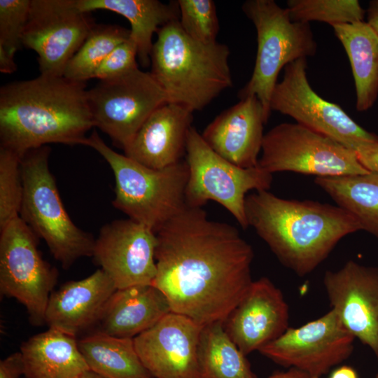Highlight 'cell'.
<instances>
[{"label":"cell","instance_id":"74e56055","mask_svg":"<svg viewBox=\"0 0 378 378\" xmlns=\"http://www.w3.org/2000/svg\"><path fill=\"white\" fill-rule=\"evenodd\" d=\"M16 69L14 57L0 48V71L4 74H11Z\"/></svg>","mask_w":378,"mask_h":378},{"label":"cell","instance_id":"5bb4252c","mask_svg":"<svg viewBox=\"0 0 378 378\" xmlns=\"http://www.w3.org/2000/svg\"><path fill=\"white\" fill-rule=\"evenodd\" d=\"M355 339L330 309L299 328H288L258 351L284 367L320 377L350 356Z\"/></svg>","mask_w":378,"mask_h":378},{"label":"cell","instance_id":"f1b7e54d","mask_svg":"<svg viewBox=\"0 0 378 378\" xmlns=\"http://www.w3.org/2000/svg\"><path fill=\"white\" fill-rule=\"evenodd\" d=\"M130 35V30L119 25L94 26L69 61L63 76L80 83L94 78L97 69L104 59Z\"/></svg>","mask_w":378,"mask_h":378},{"label":"cell","instance_id":"ba28073f","mask_svg":"<svg viewBox=\"0 0 378 378\" xmlns=\"http://www.w3.org/2000/svg\"><path fill=\"white\" fill-rule=\"evenodd\" d=\"M186 162L188 179L186 190V205L203 207L214 201L236 219L243 229L248 227L245 201L251 190H268L272 174L258 165L242 168L216 153L192 126L187 140Z\"/></svg>","mask_w":378,"mask_h":378},{"label":"cell","instance_id":"603a6c76","mask_svg":"<svg viewBox=\"0 0 378 378\" xmlns=\"http://www.w3.org/2000/svg\"><path fill=\"white\" fill-rule=\"evenodd\" d=\"M20 352L26 378H77L89 370L76 337L54 328L31 337Z\"/></svg>","mask_w":378,"mask_h":378},{"label":"cell","instance_id":"d590c367","mask_svg":"<svg viewBox=\"0 0 378 378\" xmlns=\"http://www.w3.org/2000/svg\"><path fill=\"white\" fill-rule=\"evenodd\" d=\"M23 375L20 352H15L0 362V378H20Z\"/></svg>","mask_w":378,"mask_h":378},{"label":"cell","instance_id":"7a4b0ae2","mask_svg":"<svg viewBox=\"0 0 378 378\" xmlns=\"http://www.w3.org/2000/svg\"><path fill=\"white\" fill-rule=\"evenodd\" d=\"M93 127L85 83L40 75L0 89L1 147L21 159L49 144L85 145Z\"/></svg>","mask_w":378,"mask_h":378},{"label":"cell","instance_id":"8fae6325","mask_svg":"<svg viewBox=\"0 0 378 378\" xmlns=\"http://www.w3.org/2000/svg\"><path fill=\"white\" fill-rule=\"evenodd\" d=\"M94 127L124 150L146 119L168 102L150 72L136 68L119 77L99 80L88 90Z\"/></svg>","mask_w":378,"mask_h":378},{"label":"cell","instance_id":"1f68e13d","mask_svg":"<svg viewBox=\"0 0 378 378\" xmlns=\"http://www.w3.org/2000/svg\"><path fill=\"white\" fill-rule=\"evenodd\" d=\"M178 22L191 38L203 43L216 42L219 23L212 0H178Z\"/></svg>","mask_w":378,"mask_h":378},{"label":"cell","instance_id":"b9f144b4","mask_svg":"<svg viewBox=\"0 0 378 378\" xmlns=\"http://www.w3.org/2000/svg\"><path fill=\"white\" fill-rule=\"evenodd\" d=\"M309 378H319V377H309Z\"/></svg>","mask_w":378,"mask_h":378},{"label":"cell","instance_id":"60d3db41","mask_svg":"<svg viewBox=\"0 0 378 378\" xmlns=\"http://www.w3.org/2000/svg\"><path fill=\"white\" fill-rule=\"evenodd\" d=\"M77 378H105L99 374L92 371V370H87L85 372H83L82 374H80Z\"/></svg>","mask_w":378,"mask_h":378},{"label":"cell","instance_id":"3957f363","mask_svg":"<svg viewBox=\"0 0 378 378\" xmlns=\"http://www.w3.org/2000/svg\"><path fill=\"white\" fill-rule=\"evenodd\" d=\"M245 213L248 227L300 276L318 267L344 237L361 230L358 222L337 205L284 199L268 190L248 194Z\"/></svg>","mask_w":378,"mask_h":378},{"label":"cell","instance_id":"30bf717a","mask_svg":"<svg viewBox=\"0 0 378 378\" xmlns=\"http://www.w3.org/2000/svg\"><path fill=\"white\" fill-rule=\"evenodd\" d=\"M0 231V292L26 308L31 325L43 326L57 271L43 258L38 237L20 216Z\"/></svg>","mask_w":378,"mask_h":378},{"label":"cell","instance_id":"ffe728a7","mask_svg":"<svg viewBox=\"0 0 378 378\" xmlns=\"http://www.w3.org/2000/svg\"><path fill=\"white\" fill-rule=\"evenodd\" d=\"M193 112L167 102L143 123L123 150L134 161L153 169H162L182 161L186 156Z\"/></svg>","mask_w":378,"mask_h":378},{"label":"cell","instance_id":"f35d334b","mask_svg":"<svg viewBox=\"0 0 378 378\" xmlns=\"http://www.w3.org/2000/svg\"><path fill=\"white\" fill-rule=\"evenodd\" d=\"M305 372L295 368H289L285 372H278L272 374L269 378H309Z\"/></svg>","mask_w":378,"mask_h":378},{"label":"cell","instance_id":"9a60e30c","mask_svg":"<svg viewBox=\"0 0 378 378\" xmlns=\"http://www.w3.org/2000/svg\"><path fill=\"white\" fill-rule=\"evenodd\" d=\"M156 245L151 229L130 218L115 220L100 229L92 257L117 289L153 284Z\"/></svg>","mask_w":378,"mask_h":378},{"label":"cell","instance_id":"277c9868","mask_svg":"<svg viewBox=\"0 0 378 378\" xmlns=\"http://www.w3.org/2000/svg\"><path fill=\"white\" fill-rule=\"evenodd\" d=\"M153 43L150 71L168 102L194 112L208 106L232 85L228 46L189 37L178 20L161 27Z\"/></svg>","mask_w":378,"mask_h":378},{"label":"cell","instance_id":"ab89813d","mask_svg":"<svg viewBox=\"0 0 378 378\" xmlns=\"http://www.w3.org/2000/svg\"><path fill=\"white\" fill-rule=\"evenodd\" d=\"M330 378H358V375L352 368L342 366L335 370Z\"/></svg>","mask_w":378,"mask_h":378},{"label":"cell","instance_id":"4dcf8cb0","mask_svg":"<svg viewBox=\"0 0 378 378\" xmlns=\"http://www.w3.org/2000/svg\"><path fill=\"white\" fill-rule=\"evenodd\" d=\"M21 160L0 146V230L20 216L24 192Z\"/></svg>","mask_w":378,"mask_h":378},{"label":"cell","instance_id":"5b68a950","mask_svg":"<svg viewBox=\"0 0 378 378\" xmlns=\"http://www.w3.org/2000/svg\"><path fill=\"white\" fill-rule=\"evenodd\" d=\"M85 146L96 150L114 176L113 206L155 233L186 206L188 168L185 160L162 168L141 164L111 148L94 130Z\"/></svg>","mask_w":378,"mask_h":378},{"label":"cell","instance_id":"8d00e7d4","mask_svg":"<svg viewBox=\"0 0 378 378\" xmlns=\"http://www.w3.org/2000/svg\"><path fill=\"white\" fill-rule=\"evenodd\" d=\"M366 22L378 35V0L370 1L366 10Z\"/></svg>","mask_w":378,"mask_h":378},{"label":"cell","instance_id":"44dd1931","mask_svg":"<svg viewBox=\"0 0 378 378\" xmlns=\"http://www.w3.org/2000/svg\"><path fill=\"white\" fill-rule=\"evenodd\" d=\"M116 289L100 268L88 277L69 281L52 293L46 310V324L76 337L97 324Z\"/></svg>","mask_w":378,"mask_h":378},{"label":"cell","instance_id":"9c48e42d","mask_svg":"<svg viewBox=\"0 0 378 378\" xmlns=\"http://www.w3.org/2000/svg\"><path fill=\"white\" fill-rule=\"evenodd\" d=\"M258 165L272 174L291 172L316 177L369 172L355 151L296 122L279 124L265 134Z\"/></svg>","mask_w":378,"mask_h":378},{"label":"cell","instance_id":"83f0119b","mask_svg":"<svg viewBox=\"0 0 378 378\" xmlns=\"http://www.w3.org/2000/svg\"><path fill=\"white\" fill-rule=\"evenodd\" d=\"M197 378H258L246 355L225 330L223 322L202 328Z\"/></svg>","mask_w":378,"mask_h":378},{"label":"cell","instance_id":"ac0fdd59","mask_svg":"<svg viewBox=\"0 0 378 378\" xmlns=\"http://www.w3.org/2000/svg\"><path fill=\"white\" fill-rule=\"evenodd\" d=\"M289 311L281 290L267 277L253 280L223 322L225 330L246 356L282 335Z\"/></svg>","mask_w":378,"mask_h":378},{"label":"cell","instance_id":"d4e9b609","mask_svg":"<svg viewBox=\"0 0 378 378\" xmlns=\"http://www.w3.org/2000/svg\"><path fill=\"white\" fill-rule=\"evenodd\" d=\"M349 57L354 79L358 111L370 109L378 97V35L360 21L332 27Z\"/></svg>","mask_w":378,"mask_h":378},{"label":"cell","instance_id":"cb8c5ba5","mask_svg":"<svg viewBox=\"0 0 378 378\" xmlns=\"http://www.w3.org/2000/svg\"><path fill=\"white\" fill-rule=\"evenodd\" d=\"M76 8L88 13L107 10L125 18L130 23V38L137 49V58L144 67L150 64L154 33L178 20L177 2L164 4L158 0H75Z\"/></svg>","mask_w":378,"mask_h":378},{"label":"cell","instance_id":"8992f818","mask_svg":"<svg viewBox=\"0 0 378 378\" xmlns=\"http://www.w3.org/2000/svg\"><path fill=\"white\" fill-rule=\"evenodd\" d=\"M48 146L27 152L21 160L23 198L20 217L43 239L64 269L92 257L95 239L71 219L49 167Z\"/></svg>","mask_w":378,"mask_h":378},{"label":"cell","instance_id":"484cf974","mask_svg":"<svg viewBox=\"0 0 378 378\" xmlns=\"http://www.w3.org/2000/svg\"><path fill=\"white\" fill-rule=\"evenodd\" d=\"M78 344L89 370L105 378H153L140 360L134 339L95 331Z\"/></svg>","mask_w":378,"mask_h":378},{"label":"cell","instance_id":"836d02e7","mask_svg":"<svg viewBox=\"0 0 378 378\" xmlns=\"http://www.w3.org/2000/svg\"><path fill=\"white\" fill-rule=\"evenodd\" d=\"M137 49L129 37L117 46L104 59L97 69L94 78L99 80L113 79L136 68Z\"/></svg>","mask_w":378,"mask_h":378},{"label":"cell","instance_id":"4316f807","mask_svg":"<svg viewBox=\"0 0 378 378\" xmlns=\"http://www.w3.org/2000/svg\"><path fill=\"white\" fill-rule=\"evenodd\" d=\"M314 183L358 222L361 230L378 238V172L316 177Z\"/></svg>","mask_w":378,"mask_h":378},{"label":"cell","instance_id":"7402d4cb","mask_svg":"<svg viewBox=\"0 0 378 378\" xmlns=\"http://www.w3.org/2000/svg\"><path fill=\"white\" fill-rule=\"evenodd\" d=\"M171 312L165 295L152 284L116 289L104 307L97 331L134 339Z\"/></svg>","mask_w":378,"mask_h":378},{"label":"cell","instance_id":"e0dca14e","mask_svg":"<svg viewBox=\"0 0 378 378\" xmlns=\"http://www.w3.org/2000/svg\"><path fill=\"white\" fill-rule=\"evenodd\" d=\"M202 327L171 312L134 338L139 358L153 378H197Z\"/></svg>","mask_w":378,"mask_h":378},{"label":"cell","instance_id":"e575fe53","mask_svg":"<svg viewBox=\"0 0 378 378\" xmlns=\"http://www.w3.org/2000/svg\"><path fill=\"white\" fill-rule=\"evenodd\" d=\"M356 153L367 170L378 172V140L360 146Z\"/></svg>","mask_w":378,"mask_h":378},{"label":"cell","instance_id":"52a82bcc","mask_svg":"<svg viewBox=\"0 0 378 378\" xmlns=\"http://www.w3.org/2000/svg\"><path fill=\"white\" fill-rule=\"evenodd\" d=\"M241 9L255 28L258 47L251 77L238 96L257 97L268 120L279 72L290 62L313 56L317 44L309 24L293 21L287 8L274 0H248Z\"/></svg>","mask_w":378,"mask_h":378},{"label":"cell","instance_id":"7c38bea8","mask_svg":"<svg viewBox=\"0 0 378 378\" xmlns=\"http://www.w3.org/2000/svg\"><path fill=\"white\" fill-rule=\"evenodd\" d=\"M307 58L288 64L270 99L271 111L288 115L296 123L323 134L356 151L378 140V136L357 124L335 104L320 97L312 88L307 74Z\"/></svg>","mask_w":378,"mask_h":378},{"label":"cell","instance_id":"d6986e66","mask_svg":"<svg viewBox=\"0 0 378 378\" xmlns=\"http://www.w3.org/2000/svg\"><path fill=\"white\" fill-rule=\"evenodd\" d=\"M267 121L260 100L248 96L218 115L201 134L216 153L238 167L251 168L258 164Z\"/></svg>","mask_w":378,"mask_h":378},{"label":"cell","instance_id":"6da1fadb","mask_svg":"<svg viewBox=\"0 0 378 378\" xmlns=\"http://www.w3.org/2000/svg\"><path fill=\"white\" fill-rule=\"evenodd\" d=\"M153 284L172 312L200 326L224 322L252 281L253 250L236 227L186 206L157 232Z\"/></svg>","mask_w":378,"mask_h":378},{"label":"cell","instance_id":"2e32d148","mask_svg":"<svg viewBox=\"0 0 378 378\" xmlns=\"http://www.w3.org/2000/svg\"><path fill=\"white\" fill-rule=\"evenodd\" d=\"M323 285L331 309L378 358V267L349 260L327 271Z\"/></svg>","mask_w":378,"mask_h":378},{"label":"cell","instance_id":"f546056e","mask_svg":"<svg viewBox=\"0 0 378 378\" xmlns=\"http://www.w3.org/2000/svg\"><path fill=\"white\" fill-rule=\"evenodd\" d=\"M286 8L294 22L318 21L332 27L365 21L366 16L357 0H288Z\"/></svg>","mask_w":378,"mask_h":378},{"label":"cell","instance_id":"7bdbcfd3","mask_svg":"<svg viewBox=\"0 0 378 378\" xmlns=\"http://www.w3.org/2000/svg\"><path fill=\"white\" fill-rule=\"evenodd\" d=\"M375 378H378V374L377 375V377Z\"/></svg>","mask_w":378,"mask_h":378},{"label":"cell","instance_id":"4fadbf2b","mask_svg":"<svg viewBox=\"0 0 378 378\" xmlns=\"http://www.w3.org/2000/svg\"><path fill=\"white\" fill-rule=\"evenodd\" d=\"M75 0H31L22 46L38 55L41 75L63 76L69 61L95 25Z\"/></svg>","mask_w":378,"mask_h":378},{"label":"cell","instance_id":"d6a6232c","mask_svg":"<svg viewBox=\"0 0 378 378\" xmlns=\"http://www.w3.org/2000/svg\"><path fill=\"white\" fill-rule=\"evenodd\" d=\"M31 0H0V48L15 56L22 46Z\"/></svg>","mask_w":378,"mask_h":378}]
</instances>
